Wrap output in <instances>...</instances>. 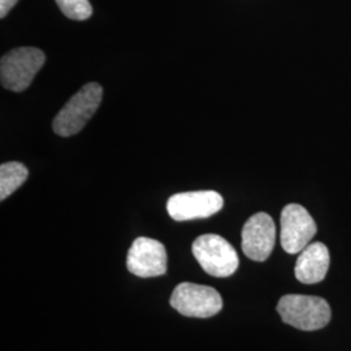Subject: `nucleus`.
I'll use <instances>...</instances> for the list:
<instances>
[{
  "label": "nucleus",
  "mask_w": 351,
  "mask_h": 351,
  "mask_svg": "<svg viewBox=\"0 0 351 351\" xmlns=\"http://www.w3.org/2000/svg\"><path fill=\"white\" fill-rule=\"evenodd\" d=\"M29 171L19 162L1 164L0 167V199L4 201L26 181Z\"/></svg>",
  "instance_id": "obj_11"
},
{
  "label": "nucleus",
  "mask_w": 351,
  "mask_h": 351,
  "mask_svg": "<svg viewBox=\"0 0 351 351\" xmlns=\"http://www.w3.org/2000/svg\"><path fill=\"white\" fill-rule=\"evenodd\" d=\"M126 267L134 276H163L167 272V251L163 243L156 239L139 237L129 249Z\"/></svg>",
  "instance_id": "obj_9"
},
{
  "label": "nucleus",
  "mask_w": 351,
  "mask_h": 351,
  "mask_svg": "<svg viewBox=\"0 0 351 351\" xmlns=\"http://www.w3.org/2000/svg\"><path fill=\"white\" fill-rule=\"evenodd\" d=\"M276 242V226L268 213L252 215L242 229V251L255 262L269 258Z\"/></svg>",
  "instance_id": "obj_8"
},
{
  "label": "nucleus",
  "mask_w": 351,
  "mask_h": 351,
  "mask_svg": "<svg viewBox=\"0 0 351 351\" xmlns=\"http://www.w3.org/2000/svg\"><path fill=\"white\" fill-rule=\"evenodd\" d=\"M330 256L324 243H310L300 252L295 263V277L303 284H316L324 280Z\"/></svg>",
  "instance_id": "obj_10"
},
{
  "label": "nucleus",
  "mask_w": 351,
  "mask_h": 351,
  "mask_svg": "<svg viewBox=\"0 0 351 351\" xmlns=\"http://www.w3.org/2000/svg\"><path fill=\"white\" fill-rule=\"evenodd\" d=\"M224 206L223 197L213 190L186 191L172 195L167 203V211L176 221L206 219L219 213Z\"/></svg>",
  "instance_id": "obj_7"
},
{
  "label": "nucleus",
  "mask_w": 351,
  "mask_h": 351,
  "mask_svg": "<svg viewBox=\"0 0 351 351\" xmlns=\"http://www.w3.org/2000/svg\"><path fill=\"white\" fill-rule=\"evenodd\" d=\"M101 97L103 88L97 82H91L80 88L56 114L53 120V132L60 137H71L80 133L99 108Z\"/></svg>",
  "instance_id": "obj_1"
},
{
  "label": "nucleus",
  "mask_w": 351,
  "mask_h": 351,
  "mask_svg": "<svg viewBox=\"0 0 351 351\" xmlns=\"http://www.w3.org/2000/svg\"><path fill=\"white\" fill-rule=\"evenodd\" d=\"M60 11L71 20L84 21L90 19L93 8L88 0H55Z\"/></svg>",
  "instance_id": "obj_12"
},
{
  "label": "nucleus",
  "mask_w": 351,
  "mask_h": 351,
  "mask_svg": "<svg viewBox=\"0 0 351 351\" xmlns=\"http://www.w3.org/2000/svg\"><path fill=\"white\" fill-rule=\"evenodd\" d=\"M277 313L285 324L308 332L324 328L332 316L324 298L301 294L284 295L277 304Z\"/></svg>",
  "instance_id": "obj_2"
},
{
  "label": "nucleus",
  "mask_w": 351,
  "mask_h": 351,
  "mask_svg": "<svg viewBox=\"0 0 351 351\" xmlns=\"http://www.w3.org/2000/svg\"><path fill=\"white\" fill-rule=\"evenodd\" d=\"M46 62L43 51L36 47H19L1 58L0 80L3 88L21 93L30 86Z\"/></svg>",
  "instance_id": "obj_3"
},
{
  "label": "nucleus",
  "mask_w": 351,
  "mask_h": 351,
  "mask_svg": "<svg viewBox=\"0 0 351 351\" xmlns=\"http://www.w3.org/2000/svg\"><path fill=\"white\" fill-rule=\"evenodd\" d=\"M193 254L202 268L213 277L232 276L239 268V255L226 239L203 234L194 241Z\"/></svg>",
  "instance_id": "obj_4"
},
{
  "label": "nucleus",
  "mask_w": 351,
  "mask_h": 351,
  "mask_svg": "<svg viewBox=\"0 0 351 351\" xmlns=\"http://www.w3.org/2000/svg\"><path fill=\"white\" fill-rule=\"evenodd\" d=\"M171 306L184 316L206 319L221 311L223 300L213 288L182 282L173 290Z\"/></svg>",
  "instance_id": "obj_5"
},
{
  "label": "nucleus",
  "mask_w": 351,
  "mask_h": 351,
  "mask_svg": "<svg viewBox=\"0 0 351 351\" xmlns=\"http://www.w3.org/2000/svg\"><path fill=\"white\" fill-rule=\"evenodd\" d=\"M280 224L281 246L288 254H300L310 245L317 230L313 216L303 206L295 203L284 207Z\"/></svg>",
  "instance_id": "obj_6"
},
{
  "label": "nucleus",
  "mask_w": 351,
  "mask_h": 351,
  "mask_svg": "<svg viewBox=\"0 0 351 351\" xmlns=\"http://www.w3.org/2000/svg\"><path fill=\"white\" fill-rule=\"evenodd\" d=\"M19 0H0V17L4 19Z\"/></svg>",
  "instance_id": "obj_13"
}]
</instances>
